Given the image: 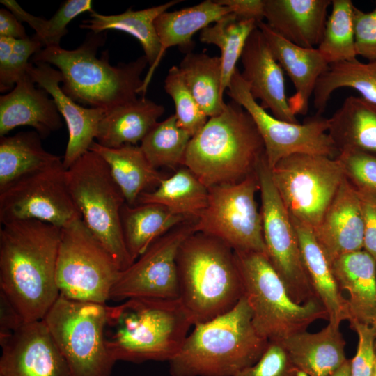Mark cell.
Here are the masks:
<instances>
[{"instance_id":"obj_1","label":"cell","mask_w":376,"mask_h":376,"mask_svg":"<svg viewBox=\"0 0 376 376\" xmlns=\"http://www.w3.org/2000/svg\"><path fill=\"white\" fill-rule=\"evenodd\" d=\"M61 228L36 219L0 229V292L24 322L42 320L60 296L56 269Z\"/></svg>"},{"instance_id":"obj_2","label":"cell","mask_w":376,"mask_h":376,"mask_svg":"<svg viewBox=\"0 0 376 376\" xmlns=\"http://www.w3.org/2000/svg\"><path fill=\"white\" fill-rule=\"evenodd\" d=\"M106 36V31H89L81 45L72 50L61 46L43 47L31 62L56 66L63 77L62 90L79 104L108 111L137 99L138 95L144 97L141 75L148 63L146 57L111 65L107 50L96 56Z\"/></svg>"},{"instance_id":"obj_3","label":"cell","mask_w":376,"mask_h":376,"mask_svg":"<svg viewBox=\"0 0 376 376\" xmlns=\"http://www.w3.org/2000/svg\"><path fill=\"white\" fill-rule=\"evenodd\" d=\"M193 326L178 299H130L107 306L106 345L116 362H169Z\"/></svg>"},{"instance_id":"obj_4","label":"cell","mask_w":376,"mask_h":376,"mask_svg":"<svg viewBox=\"0 0 376 376\" xmlns=\"http://www.w3.org/2000/svg\"><path fill=\"white\" fill-rule=\"evenodd\" d=\"M265 156L252 117L232 100L191 137L183 166L210 188L243 180L256 171Z\"/></svg>"},{"instance_id":"obj_5","label":"cell","mask_w":376,"mask_h":376,"mask_svg":"<svg viewBox=\"0 0 376 376\" xmlns=\"http://www.w3.org/2000/svg\"><path fill=\"white\" fill-rule=\"evenodd\" d=\"M269 340L252 322L244 297L230 311L194 325L178 354L170 361L171 376H235L255 364Z\"/></svg>"},{"instance_id":"obj_6","label":"cell","mask_w":376,"mask_h":376,"mask_svg":"<svg viewBox=\"0 0 376 376\" xmlns=\"http://www.w3.org/2000/svg\"><path fill=\"white\" fill-rule=\"evenodd\" d=\"M179 298L193 325L233 309L244 297L234 251L211 235L195 232L177 256Z\"/></svg>"},{"instance_id":"obj_7","label":"cell","mask_w":376,"mask_h":376,"mask_svg":"<svg viewBox=\"0 0 376 376\" xmlns=\"http://www.w3.org/2000/svg\"><path fill=\"white\" fill-rule=\"evenodd\" d=\"M234 253L252 322L262 337L281 342L306 331L315 320H328L327 312L318 299L297 304L291 298L266 253Z\"/></svg>"},{"instance_id":"obj_8","label":"cell","mask_w":376,"mask_h":376,"mask_svg":"<svg viewBox=\"0 0 376 376\" xmlns=\"http://www.w3.org/2000/svg\"><path fill=\"white\" fill-rule=\"evenodd\" d=\"M72 201L81 218L111 254L121 271L134 262L125 244L120 212L125 197L100 155L88 150L66 170Z\"/></svg>"},{"instance_id":"obj_9","label":"cell","mask_w":376,"mask_h":376,"mask_svg":"<svg viewBox=\"0 0 376 376\" xmlns=\"http://www.w3.org/2000/svg\"><path fill=\"white\" fill-rule=\"evenodd\" d=\"M43 320L71 376H111L116 361L106 345V304L60 295Z\"/></svg>"},{"instance_id":"obj_10","label":"cell","mask_w":376,"mask_h":376,"mask_svg":"<svg viewBox=\"0 0 376 376\" xmlns=\"http://www.w3.org/2000/svg\"><path fill=\"white\" fill-rule=\"evenodd\" d=\"M121 272L81 218L61 228L56 269L61 296L106 304Z\"/></svg>"},{"instance_id":"obj_11","label":"cell","mask_w":376,"mask_h":376,"mask_svg":"<svg viewBox=\"0 0 376 376\" xmlns=\"http://www.w3.org/2000/svg\"><path fill=\"white\" fill-rule=\"evenodd\" d=\"M271 172L290 217L313 230L320 222L345 177L337 158L304 153L282 159Z\"/></svg>"},{"instance_id":"obj_12","label":"cell","mask_w":376,"mask_h":376,"mask_svg":"<svg viewBox=\"0 0 376 376\" xmlns=\"http://www.w3.org/2000/svg\"><path fill=\"white\" fill-rule=\"evenodd\" d=\"M259 190L257 171L240 182L208 188L207 205L196 218V231L220 240L233 251L266 253L255 199Z\"/></svg>"},{"instance_id":"obj_13","label":"cell","mask_w":376,"mask_h":376,"mask_svg":"<svg viewBox=\"0 0 376 376\" xmlns=\"http://www.w3.org/2000/svg\"><path fill=\"white\" fill-rule=\"evenodd\" d=\"M256 171L266 255L296 303L318 299L304 265L295 228L274 183L265 157L259 162Z\"/></svg>"},{"instance_id":"obj_14","label":"cell","mask_w":376,"mask_h":376,"mask_svg":"<svg viewBox=\"0 0 376 376\" xmlns=\"http://www.w3.org/2000/svg\"><path fill=\"white\" fill-rule=\"evenodd\" d=\"M226 92L252 117L263 139L266 161L271 169L282 159L297 153L338 157L339 152L328 134V118L316 113L301 124L274 117L253 97L237 68Z\"/></svg>"},{"instance_id":"obj_15","label":"cell","mask_w":376,"mask_h":376,"mask_svg":"<svg viewBox=\"0 0 376 376\" xmlns=\"http://www.w3.org/2000/svg\"><path fill=\"white\" fill-rule=\"evenodd\" d=\"M79 218L61 159L0 191L1 224L36 219L62 228Z\"/></svg>"},{"instance_id":"obj_16","label":"cell","mask_w":376,"mask_h":376,"mask_svg":"<svg viewBox=\"0 0 376 376\" xmlns=\"http://www.w3.org/2000/svg\"><path fill=\"white\" fill-rule=\"evenodd\" d=\"M195 223L196 219H187L155 240L120 272L109 300L178 299L177 256L183 241L196 232Z\"/></svg>"},{"instance_id":"obj_17","label":"cell","mask_w":376,"mask_h":376,"mask_svg":"<svg viewBox=\"0 0 376 376\" xmlns=\"http://www.w3.org/2000/svg\"><path fill=\"white\" fill-rule=\"evenodd\" d=\"M0 345V376H71L43 320L25 324Z\"/></svg>"},{"instance_id":"obj_18","label":"cell","mask_w":376,"mask_h":376,"mask_svg":"<svg viewBox=\"0 0 376 376\" xmlns=\"http://www.w3.org/2000/svg\"><path fill=\"white\" fill-rule=\"evenodd\" d=\"M26 72L38 86L52 97L65 121L68 141L62 162L67 170L90 150L107 111L82 107L67 95L60 86L63 81L61 72L49 63L30 62Z\"/></svg>"},{"instance_id":"obj_19","label":"cell","mask_w":376,"mask_h":376,"mask_svg":"<svg viewBox=\"0 0 376 376\" xmlns=\"http://www.w3.org/2000/svg\"><path fill=\"white\" fill-rule=\"evenodd\" d=\"M240 58L243 67L241 75L253 97L260 100V105L279 120L299 123L290 109L284 71L258 27L249 36Z\"/></svg>"},{"instance_id":"obj_20","label":"cell","mask_w":376,"mask_h":376,"mask_svg":"<svg viewBox=\"0 0 376 376\" xmlns=\"http://www.w3.org/2000/svg\"><path fill=\"white\" fill-rule=\"evenodd\" d=\"M313 233L331 263L345 254L363 249L361 203L357 189L345 177Z\"/></svg>"},{"instance_id":"obj_21","label":"cell","mask_w":376,"mask_h":376,"mask_svg":"<svg viewBox=\"0 0 376 376\" xmlns=\"http://www.w3.org/2000/svg\"><path fill=\"white\" fill-rule=\"evenodd\" d=\"M258 27L274 58L295 88V92L288 98L292 113L295 116L307 114L317 81L329 64L317 47L305 48L293 44L276 33L266 22L258 23Z\"/></svg>"},{"instance_id":"obj_22","label":"cell","mask_w":376,"mask_h":376,"mask_svg":"<svg viewBox=\"0 0 376 376\" xmlns=\"http://www.w3.org/2000/svg\"><path fill=\"white\" fill-rule=\"evenodd\" d=\"M35 84L26 72L12 91L0 97V137L17 127L30 126L45 139L62 127L54 100Z\"/></svg>"},{"instance_id":"obj_23","label":"cell","mask_w":376,"mask_h":376,"mask_svg":"<svg viewBox=\"0 0 376 376\" xmlns=\"http://www.w3.org/2000/svg\"><path fill=\"white\" fill-rule=\"evenodd\" d=\"M331 5V0H265V19L287 40L315 48L322 40Z\"/></svg>"},{"instance_id":"obj_24","label":"cell","mask_w":376,"mask_h":376,"mask_svg":"<svg viewBox=\"0 0 376 376\" xmlns=\"http://www.w3.org/2000/svg\"><path fill=\"white\" fill-rule=\"evenodd\" d=\"M294 366L308 376H329L347 359L340 325L329 322L320 331H306L280 342Z\"/></svg>"},{"instance_id":"obj_25","label":"cell","mask_w":376,"mask_h":376,"mask_svg":"<svg viewBox=\"0 0 376 376\" xmlns=\"http://www.w3.org/2000/svg\"><path fill=\"white\" fill-rule=\"evenodd\" d=\"M181 0H173L167 3L134 11L131 8L117 15H105L93 11L90 18L79 25L81 29L95 33L113 29L127 33L141 43L150 68L143 79V93H146L148 84L158 66L160 58L161 44L155 27V21L162 13Z\"/></svg>"},{"instance_id":"obj_26","label":"cell","mask_w":376,"mask_h":376,"mask_svg":"<svg viewBox=\"0 0 376 376\" xmlns=\"http://www.w3.org/2000/svg\"><path fill=\"white\" fill-rule=\"evenodd\" d=\"M331 266L340 290L348 293L349 322L370 325L376 313V260L361 249L338 258Z\"/></svg>"},{"instance_id":"obj_27","label":"cell","mask_w":376,"mask_h":376,"mask_svg":"<svg viewBox=\"0 0 376 376\" xmlns=\"http://www.w3.org/2000/svg\"><path fill=\"white\" fill-rule=\"evenodd\" d=\"M291 218V217H290ZM304 265L318 299L330 323L340 325L350 318L347 298L342 294L331 263L315 238L313 230L293 219Z\"/></svg>"},{"instance_id":"obj_28","label":"cell","mask_w":376,"mask_h":376,"mask_svg":"<svg viewBox=\"0 0 376 376\" xmlns=\"http://www.w3.org/2000/svg\"><path fill=\"white\" fill-rule=\"evenodd\" d=\"M165 111L162 105L137 98L106 111L101 120L95 141L107 148L141 142L158 123Z\"/></svg>"},{"instance_id":"obj_29","label":"cell","mask_w":376,"mask_h":376,"mask_svg":"<svg viewBox=\"0 0 376 376\" xmlns=\"http://www.w3.org/2000/svg\"><path fill=\"white\" fill-rule=\"evenodd\" d=\"M90 150L100 155L107 164L129 205H136L141 194L157 187L164 178L150 164L139 146L125 144L111 148L94 141Z\"/></svg>"},{"instance_id":"obj_30","label":"cell","mask_w":376,"mask_h":376,"mask_svg":"<svg viewBox=\"0 0 376 376\" xmlns=\"http://www.w3.org/2000/svg\"><path fill=\"white\" fill-rule=\"evenodd\" d=\"M328 121V134L339 153L357 150L376 155V104L348 96Z\"/></svg>"},{"instance_id":"obj_31","label":"cell","mask_w":376,"mask_h":376,"mask_svg":"<svg viewBox=\"0 0 376 376\" xmlns=\"http://www.w3.org/2000/svg\"><path fill=\"white\" fill-rule=\"evenodd\" d=\"M231 13L217 1L206 0L194 6L162 13L155 21L161 44L160 58L169 47L178 46L186 54L194 48L193 36Z\"/></svg>"},{"instance_id":"obj_32","label":"cell","mask_w":376,"mask_h":376,"mask_svg":"<svg viewBox=\"0 0 376 376\" xmlns=\"http://www.w3.org/2000/svg\"><path fill=\"white\" fill-rule=\"evenodd\" d=\"M189 218L155 203L123 205L122 230L126 248L134 261L155 240Z\"/></svg>"},{"instance_id":"obj_33","label":"cell","mask_w":376,"mask_h":376,"mask_svg":"<svg viewBox=\"0 0 376 376\" xmlns=\"http://www.w3.org/2000/svg\"><path fill=\"white\" fill-rule=\"evenodd\" d=\"M36 131L0 137V191L61 157L45 150Z\"/></svg>"},{"instance_id":"obj_34","label":"cell","mask_w":376,"mask_h":376,"mask_svg":"<svg viewBox=\"0 0 376 376\" xmlns=\"http://www.w3.org/2000/svg\"><path fill=\"white\" fill-rule=\"evenodd\" d=\"M207 198L208 188L183 167L171 177L163 178L154 190L141 194L136 205L159 204L173 214L196 219L205 207Z\"/></svg>"},{"instance_id":"obj_35","label":"cell","mask_w":376,"mask_h":376,"mask_svg":"<svg viewBox=\"0 0 376 376\" xmlns=\"http://www.w3.org/2000/svg\"><path fill=\"white\" fill-rule=\"evenodd\" d=\"M178 68L205 115L210 118L220 114L226 104L221 93V57L189 52L180 63Z\"/></svg>"},{"instance_id":"obj_36","label":"cell","mask_w":376,"mask_h":376,"mask_svg":"<svg viewBox=\"0 0 376 376\" xmlns=\"http://www.w3.org/2000/svg\"><path fill=\"white\" fill-rule=\"evenodd\" d=\"M350 88L363 98L376 104V61H344L330 64L317 81L313 92V105L318 114L325 110L333 93Z\"/></svg>"},{"instance_id":"obj_37","label":"cell","mask_w":376,"mask_h":376,"mask_svg":"<svg viewBox=\"0 0 376 376\" xmlns=\"http://www.w3.org/2000/svg\"><path fill=\"white\" fill-rule=\"evenodd\" d=\"M257 27L258 23L255 20L242 19L230 13L201 31L199 39L201 42L214 45L221 50L222 95L230 84L249 36Z\"/></svg>"},{"instance_id":"obj_38","label":"cell","mask_w":376,"mask_h":376,"mask_svg":"<svg viewBox=\"0 0 376 376\" xmlns=\"http://www.w3.org/2000/svg\"><path fill=\"white\" fill-rule=\"evenodd\" d=\"M331 6L323 36L317 48L329 65L355 61V6L351 0H332Z\"/></svg>"},{"instance_id":"obj_39","label":"cell","mask_w":376,"mask_h":376,"mask_svg":"<svg viewBox=\"0 0 376 376\" xmlns=\"http://www.w3.org/2000/svg\"><path fill=\"white\" fill-rule=\"evenodd\" d=\"M191 136L180 127L176 116L171 115L158 122L139 146L150 164L175 169L183 165Z\"/></svg>"},{"instance_id":"obj_40","label":"cell","mask_w":376,"mask_h":376,"mask_svg":"<svg viewBox=\"0 0 376 376\" xmlns=\"http://www.w3.org/2000/svg\"><path fill=\"white\" fill-rule=\"evenodd\" d=\"M20 22H26L44 47L60 46L61 38L68 33L67 26L76 17L85 12L92 13L91 0H67L63 2L52 17L46 19L26 12L15 0H1Z\"/></svg>"},{"instance_id":"obj_41","label":"cell","mask_w":376,"mask_h":376,"mask_svg":"<svg viewBox=\"0 0 376 376\" xmlns=\"http://www.w3.org/2000/svg\"><path fill=\"white\" fill-rule=\"evenodd\" d=\"M43 45L34 34L24 39L0 37V91L13 88L26 72L29 59Z\"/></svg>"},{"instance_id":"obj_42","label":"cell","mask_w":376,"mask_h":376,"mask_svg":"<svg viewBox=\"0 0 376 376\" xmlns=\"http://www.w3.org/2000/svg\"><path fill=\"white\" fill-rule=\"evenodd\" d=\"M164 90L173 99L178 125L191 136L207 123L203 111L185 83L178 66H172L164 80Z\"/></svg>"},{"instance_id":"obj_43","label":"cell","mask_w":376,"mask_h":376,"mask_svg":"<svg viewBox=\"0 0 376 376\" xmlns=\"http://www.w3.org/2000/svg\"><path fill=\"white\" fill-rule=\"evenodd\" d=\"M336 158L341 164L345 177L357 191L376 192V155L345 150Z\"/></svg>"},{"instance_id":"obj_44","label":"cell","mask_w":376,"mask_h":376,"mask_svg":"<svg viewBox=\"0 0 376 376\" xmlns=\"http://www.w3.org/2000/svg\"><path fill=\"white\" fill-rule=\"evenodd\" d=\"M235 376H308L296 368L280 342L269 341L260 359Z\"/></svg>"},{"instance_id":"obj_45","label":"cell","mask_w":376,"mask_h":376,"mask_svg":"<svg viewBox=\"0 0 376 376\" xmlns=\"http://www.w3.org/2000/svg\"><path fill=\"white\" fill-rule=\"evenodd\" d=\"M358 336L359 342L354 357L350 360L351 376H371L376 361L375 332L370 324L350 322Z\"/></svg>"},{"instance_id":"obj_46","label":"cell","mask_w":376,"mask_h":376,"mask_svg":"<svg viewBox=\"0 0 376 376\" xmlns=\"http://www.w3.org/2000/svg\"><path fill=\"white\" fill-rule=\"evenodd\" d=\"M373 10L354 7L355 45L357 56L376 61V1Z\"/></svg>"},{"instance_id":"obj_47","label":"cell","mask_w":376,"mask_h":376,"mask_svg":"<svg viewBox=\"0 0 376 376\" xmlns=\"http://www.w3.org/2000/svg\"><path fill=\"white\" fill-rule=\"evenodd\" d=\"M357 192L361 203L364 225L363 249L376 260V192Z\"/></svg>"},{"instance_id":"obj_48","label":"cell","mask_w":376,"mask_h":376,"mask_svg":"<svg viewBox=\"0 0 376 376\" xmlns=\"http://www.w3.org/2000/svg\"><path fill=\"white\" fill-rule=\"evenodd\" d=\"M26 324L14 304L0 292V343Z\"/></svg>"},{"instance_id":"obj_49","label":"cell","mask_w":376,"mask_h":376,"mask_svg":"<svg viewBox=\"0 0 376 376\" xmlns=\"http://www.w3.org/2000/svg\"><path fill=\"white\" fill-rule=\"evenodd\" d=\"M228 7L231 13L242 19H253L257 23L265 19V0H216Z\"/></svg>"},{"instance_id":"obj_50","label":"cell","mask_w":376,"mask_h":376,"mask_svg":"<svg viewBox=\"0 0 376 376\" xmlns=\"http://www.w3.org/2000/svg\"><path fill=\"white\" fill-rule=\"evenodd\" d=\"M28 36L22 22L7 8H1L0 37L24 39Z\"/></svg>"},{"instance_id":"obj_51","label":"cell","mask_w":376,"mask_h":376,"mask_svg":"<svg viewBox=\"0 0 376 376\" xmlns=\"http://www.w3.org/2000/svg\"><path fill=\"white\" fill-rule=\"evenodd\" d=\"M329 376H351L350 360L347 359L339 368Z\"/></svg>"},{"instance_id":"obj_52","label":"cell","mask_w":376,"mask_h":376,"mask_svg":"<svg viewBox=\"0 0 376 376\" xmlns=\"http://www.w3.org/2000/svg\"><path fill=\"white\" fill-rule=\"evenodd\" d=\"M370 326L373 327L375 332V348L376 351V313L371 320Z\"/></svg>"},{"instance_id":"obj_53","label":"cell","mask_w":376,"mask_h":376,"mask_svg":"<svg viewBox=\"0 0 376 376\" xmlns=\"http://www.w3.org/2000/svg\"><path fill=\"white\" fill-rule=\"evenodd\" d=\"M371 376H376V361L375 363L374 368H373Z\"/></svg>"}]
</instances>
